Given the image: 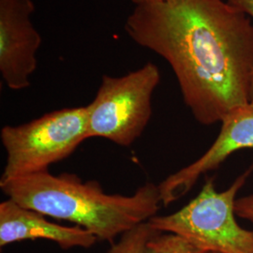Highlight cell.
Segmentation results:
<instances>
[{"instance_id":"cell-12","label":"cell","mask_w":253,"mask_h":253,"mask_svg":"<svg viewBox=\"0 0 253 253\" xmlns=\"http://www.w3.org/2000/svg\"><path fill=\"white\" fill-rule=\"evenodd\" d=\"M227 2L235 9H239L253 18V0H227ZM251 103L253 104V80Z\"/></svg>"},{"instance_id":"cell-9","label":"cell","mask_w":253,"mask_h":253,"mask_svg":"<svg viewBox=\"0 0 253 253\" xmlns=\"http://www.w3.org/2000/svg\"><path fill=\"white\" fill-rule=\"evenodd\" d=\"M144 253H208L180 235L157 232L145 245Z\"/></svg>"},{"instance_id":"cell-7","label":"cell","mask_w":253,"mask_h":253,"mask_svg":"<svg viewBox=\"0 0 253 253\" xmlns=\"http://www.w3.org/2000/svg\"><path fill=\"white\" fill-rule=\"evenodd\" d=\"M214 143L198 160L170 174L159 185L161 202L168 207L187 194L200 176L219 167L233 154L253 149V104L233 110L222 119Z\"/></svg>"},{"instance_id":"cell-4","label":"cell","mask_w":253,"mask_h":253,"mask_svg":"<svg viewBox=\"0 0 253 253\" xmlns=\"http://www.w3.org/2000/svg\"><path fill=\"white\" fill-rule=\"evenodd\" d=\"M7 162L0 184L48 171L88 139L86 106L47 113L19 126L1 128Z\"/></svg>"},{"instance_id":"cell-10","label":"cell","mask_w":253,"mask_h":253,"mask_svg":"<svg viewBox=\"0 0 253 253\" xmlns=\"http://www.w3.org/2000/svg\"><path fill=\"white\" fill-rule=\"evenodd\" d=\"M157 232L148 222L141 223L121 235L118 242L112 244L108 253H144L147 241Z\"/></svg>"},{"instance_id":"cell-14","label":"cell","mask_w":253,"mask_h":253,"mask_svg":"<svg viewBox=\"0 0 253 253\" xmlns=\"http://www.w3.org/2000/svg\"></svg>"},{"instance_id":"cell-8","label":"cell","mask_w":253,"mask_h":253,"mask_svg":"<svg viewBox=\"0 0 253 253\" xmlns=\"http://www.w3.org/2000/svg\"><path fill=\"white\" fill-rule=\"evenodd\" d=\"M37 239L53 241L62 250L89 249L98 241L95 235L82 227L53 223L44 215L24 208L13 200L0 203V247Z\"/></svg>"},{"instance_id":"cell-2","label":"cell","mask_w":253,"mask_h":253,"mask_svg":"<svg viewBox=\"0 0 253 253\" xmlns=\"http://www.w3.org/2000/svg\"><path fill=\"white\" fill-rule=\"evenodd\" d=\"M0 188L20 206L73 222L111 244L118 235L157 216L162 206L159 185L151 182L132 195L107 194L98 182H84L68 172H38L1 183Z\"/></svg>"},{"instance_id":"cell-6","label":"cell","mask_w":253,"mask_h":253,"mask_svg":"<svg viewBox=\"0 0 253 253\" xmlns=\"http://www.w3.org/2000/svg\"><path fill=\"white\" fill-rule=\"evenodd\" d=\"M32 0H0V73L11 90L30 86L42 39L31 22Z\"/></svg>"},{"instance_id":"cell-11","label":"cell","mask_w":253,"mask_h":253,"mask_svg":"<svg viewBox=\"0 0 253 253\" xmlns=\"http://www.w3.org/2000/svg\"><path fill=\"white\" fill-rule=\"evenodd\" d=\"M235 209L236 217L253 222V194L237 198Z\"/></svg>"},{"instance_id":"cell-5","label":"cell","mask_w":253,"mask_h":253,"mask_svg":"<svg viewBox=\"0 0 253 253\" xmlns=\"http://www.w3.org/2000/svg\"><path fill=\"white\" fill-rule=\"evenodd\" d=\"M160 82V70L151 62L122 76L103 75L95 99L86 105L88 138L132 145L149 123L152 96Z\"/></svg>"},{"instance_id":"cell-3","label":"cell","mask_w":253,"mask_h":253,"mask_svg":"<svg viewBox=\"0 0 253 253\" xmlns=\"http://www.w3.org/2000/svg\"><path fill=\"white\" fill-rule=\"evenodd\" d=\"M253 172L252 165L221 192L216 189L215 178L208 177L184 208L147 222L154 230L180 235L207 253H253V231L237 223L235 209L236 195Z\"/></svg>"},{"instance_id":"cell-13","label":"cell","mask_w":253,"mask_h":253,"mask_svg":"<svg viewBox=\"0 0 253 253\" xmlns=\"http://www.w3.org/2000/svg\"><path fill=\"white\" fill-rule=\"evenodd\" d=\"M136 6H142V5H147V4H154V3H163L171 0H130Z\"/></svg>"},{"instance_id":"cell-1","label":"cell","mask_w":253,"mask_h":253,"mask_svg":"<svg viewBox=\"0 0 253 253\" xmlns=\"http://www.w3.org/2000/svg\"><path fill=\"white\" fill-rule=\"evenodd\" d=\"M128 37L163 57L200 124L220 123L251 103L253 26L222 0H171L136 6L125 24Z\"/></svg>"}]
</instances>
